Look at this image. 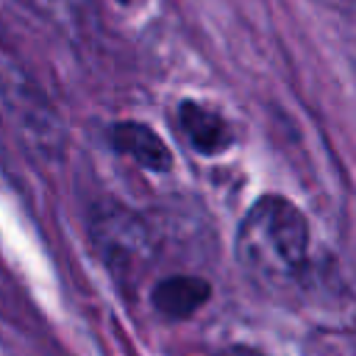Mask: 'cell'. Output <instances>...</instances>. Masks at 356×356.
<instances>
[{
  "mask_svg": "<svg viewBox=\"0 0 356 356\" xmlns=\"http://www.w3.org/2000/svg\"><path fill=\"white\" fill-rule=\"evenodd\" d=\"M236 256L242 270L261 284L298 278L309 261V222L303 211L281 195L259 197L242 217Z\"/></svg>",
  "mask_w": 356,
  "mask_h": 356,
  "instance_id": "6da1fadb",
  "label": "cell"
},
{
  "mask_svg": "<svg viewBox=\"0 0 356 356\" xmlns=\"http://www.w3.org/2000/svg\"><path fill=\"white\" fill-rule=\"evenodd\" d=\"M92 236L97 250L106 256L108 264H134L139 253L145 250V228L139 220L117 206L106 209L103 214L95 217Z\"/></svg>",
  "mask_w": 356,
  "mask_h": 356,
  "instance_id": "7a4b0ae2",
  "label": "cell"
},
{
  "mask_svg": "<svg viewBox=\"0 0 356 356\" xmlns=\"http://www.w3.org/2000/svg\"><path fill=\"white\" fill-rule=\"evenodd\" d=\"M111 145L134 159L139 167L150 170V172H167L172 167V153L170 147L164 145V139L147 128L145 122H134V120H125V122H117L111 128Z\"/></svg>",
  "mask_w": 356,
  "mask_h": 356,
  "instance_id": "3957f363",
  "label": "cell"
},
{
  "mask_svg": "<svg viewBox=\"0 0 356 356\" xmlns=\"http://www.w3.org/2000/svg\"><path fill=\"white\" fill-rule=\"evenodd\" d=\"M178 122H181V131H184L186 142L203 156H220L234 142V134H231L228 122L217 111H211L200 103L184 100L178 106Z\"/></svg>",
  "mask_w": 356,
  "mask_h": 356,
  "instance_id": "277c9868",
  "label": "cell"
},
{
  "mask_svg": "<svg viewBox=\"0 0 356 356\" xmlns=\"http://www.w3.org/2000/svg\"><path fill=\"white\" fill-rule=\"evenodd\" d=\"M211 298V284L200 275H170L156 284L153 306L167 320H186Z\"/></svg>",
  "mask_w": 356,
  "mask_h": 356,
  "instance_id": "5b68a950",
  "label": "cell"
},
{
  "mask_svg": "<svg viewBox=\"0 0 356 356\" xmlns=\"http://www.w3.org/2000/svg\"><path fill=\"white\" fill-rule=\"evenodd\" d=\"M19 3L36 11L39 17H47L56 22H72L81 8V0H19Z\"/></svg>",
  "mask_w": 356,
  "mask_h": 356,
  "instance_id": "8992f818",
  "label": "cell"
},
{
  "mask_svg": "<svg viewBox=\"0 0 356 356\" xmlns=\"http://www.w3.org/2000/svg\"><path fill=\"white\" fill-rule=\"evenodd\" d=\"M217 356H261L259 350H253V348H245V345H236V348H225L222 353H217Z\"/></svg>",
  "mask_w": 356,
  "mask_h": 356,
  "instance_id": "52a82bcc",
  "label": "cell"
},
{
  "mask_svg": "<svg viewBox=\"0 0 356 356\" xmlns=\"http://www.w3.org/2000/svg\"><path fill=\"white\" fill-rule=\"evenodd\" d=\"M122 3H131V0H122Z\"/></svg>",
  "mask_w": 356,
  "mask_h": 356,
  "instance_id": "ba28073f",
  "label": "cell"
}]
</instances>
